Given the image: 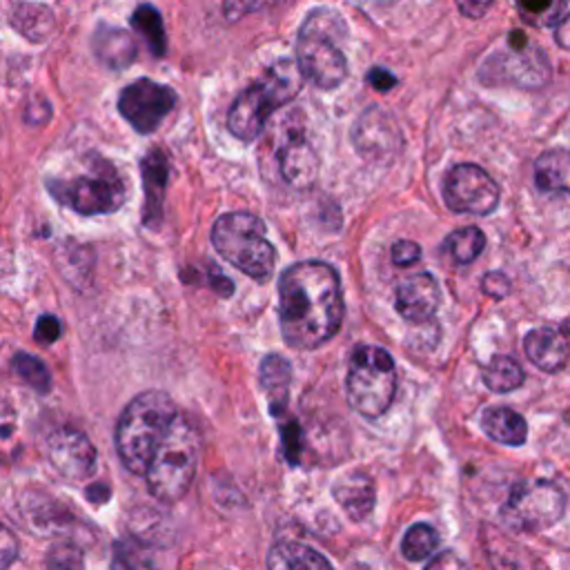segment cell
Returning <instances> with one entry per match:
<instances>
[{
  "label": "cell",
  "mask_w": 570,
  "mask_h": 570,
  "mask_svg": "<svg viewBox=\"0 0 570 570\" xmlns=\"http://www.w3.org/2000/svg\"><path fill=\"white\" fill-rule=\"evenodd\" d=\"M278 318L287 345L314 350L327 343L343 321L341 281L332 265L303 261L278 278Z\"/></svg>",
  "instance_id": "6da1fadb"
},
{
  "label": "cell",
  "mask_w": 570,
  "mask_h": 570,
  "mask_svg": "<svg viewBox=\"0 0 570 570\" xmlns=\"http://www.w3.org/2000/svg\"><path fill=\"white\" fill-rule=\"evenodd\" d=\"M176 414L174 399L163 390H145L127 403L116 425V450L129 472H147Z\"/></svg>",
  "instance_id": "7a4b0ae2"
},
{
  "label": "cell",
  "mask_w": 570,
  "mask_h": 570,
  "mask_svg": "<svg viewBox=\"0 0 570 570\" xmlns=\"http://www.w3.org/2000/svg\"><path fill=\"white\" fill-rule=\"evenodd\" d=\"M345 36L341 16L332 9H314L307 13L296 38V65L303 78L318 89H334L347 76V60L338 47Z\"/></svg>",
  "instance_id": "3957f363"
},
{
  "label": "cell",
  "mask_w": 570,
  "mask_h": 570,
  "mask_svg": "<svg viewBox=\"0 0 570 570\" xmlns=\"http://www.w3.org/2000/svg\"><path fill=\"white\" fill-rule=\"evenodd\" d=\"M200 454V434L185 414H176L145 476L149 492L163 503H176L189 490Z\"/></svg>",
  "instance_id": "277c9868"
},
{
  "label": "cell",
  "mask_w": 570,
  "mask_h": 570,
  "mask_svg": "<svg viewBox=\"0 0 570 570\" xmlns=\"http://www.w3.org/2000/svg\"><path fill=\"white\" fill-rule=\"evenodd\" d=\"M301 71L292 60H278L256 82H252L232 105L227 114V129L245 142H252L265 120L301 89Z\"/></svg>",
  "instance_id": "5b68a950"
},
{
  "label": "cell",
  "mask_w": 570,
  "mask_h": 570,
  "mask_svg": "<svg viewBox=\"0 0 570 570\" xmlns=\"http://www.w3.org/2000/svg\"><path fill=\"white\" fill-rule=\"evenodd\" d=\"M214 249L234 267L254 281H269L274 274L276 252L265 236V225L247 212L223 214L212 227Z\"/></svg>",
  "instance_id": "8992f818"
},
{
  "label": "cell",
  "mask_w": 570,
  "mask_h": 570,
  "mask_svg": "<svg viewBox=\"0 0 570 570\" xmlns=\"http://www.w3.org/2000/svg\"><path fill=\"white\" fill-rule=\"evenodd\" d=\"M345 392L350 405L365 419H379L396 392L392 356L376 345H358L350 356Z\"/></svg>",
  "instance_id": "52a82bcc"
},
{
  "label": "cell",
  "mask_w": 570,
  "mask_h": 570,
  "mask_svg": "<svg viewBox=\"0 0 570 570\" xmlns=\"http://www.w3.org/2000/svg\"><path fill=\"white\" fill-rule=\"evenodd\" d=\"M47 189L65 207L82 214H111L125 203V185L116 167L105 158L91 160V171L71 180H49Z\"/></svg>",
  "instance_id": "ba28073f"
},
{
  "label": "cell",
  "mask_w": 570,
  "mask_h": 570,
  "mask_svg": "<svg viewBox=\"0 0 570 570\" xmlns=\"http://www.w3.org/2000/svg\"><path fill=\"white\" fill-rule=\"evenodd\" d=\"M563 492L541 479L521 481L510 490L508 501L501 508V521L519 532L546 530L563 517Z\"/></svg>",
  "instance_id": "9c48e42d"
},
{
  "label": "cell",
  "mask_w": 570,
  "mask_h": 570,
  "mask_svg": "<svg viewBox=\"0 0 570 570\" xmlns=\"http://www.w3.org/2000/svg\"><path fill=\"white\" fill-rule=\"evenodd\" d=\"M494 76L488 82H512L519 87H541L550 80V65L546 56L528 45L523 31L508 33V49L488 58L481 76Z\"/></svg>",
  "instance_id": "30bf717a"
},
{
  "label": "cell",
  "mask_w": 570,
  "mask_h": 570,
  "mask_svg": "<svg viewBox=\"0 0 570 570\" xmlns=\"http://www.w3.org/2000/svg\"><path fill=\"white\" fill-rule=\"evenodd\" d=\"M443 200L452 212L485 216L499 205V185L479 165L461 163L445 176Z\"/></svg>",
  "instance_id": "8fae6325"
},
{
  "label": "cell",
  "mask_w": 570,
  "mask_h": 570,
  "mask_svg": "<svg viewBox=\"0 0 570 570\" xmlns=\"http://www.w3.org/2000/svg\"><path fill=\"white\" fill-rule=\"evenodd\" d=\"M174 105H176V91L149 78L129 82L118 96L120 116L138 134L154 131L169 116Z\"/></svg>",
  "instance_id": "7c38bea8"
},
{
  "label": "cell",
  "mask_w": 570,
  "mask_h": 570,
  "mask_svg": "<svg viewBox=\"0 0 570 570\" xmlns=\"http://www.w3.org/2000/svg\"><path fill=\"white\" fill-rule=\"evenodd\" d=\"M47 459L69 479H85L96 468V450L87 434L76 428H60L51 432L47 439Z\"/></svg>",
  "instance_id": "4fadbf2b"
},
{
  "label": "cell",
  "mask_w": 570,
  "mask_h": 570,
  "mask_svg": "<svg viewBox=\"0 0 570 570\" xmlns=\"http://www.w3.org/2000/svg\"><path fill=\"white\" fill-rule=\"evenodd\" d=\"M354 147L370 160H390L401 149V134L394 120L379 107H370L354 125Z\"/></svg>",
  "instance_id": "5bb4252c"
},
{
  "label": "cell",
  "mask_w": 570,
  "mask_h": 570,
  "mask_svg": "<svg viewBox=\"0 0 570 570\" xmlns=\"http://www.w3.org/2000/svg\"><path fill=\"white\" fill-rule=\"evenodd\" d=\"M525 356L543 372H559L570 365V318L528 332Z\"/></svg>",
  "instance_id": "9a60e30c"
},
{
  "label": "cell",
  "mask_w": 570,
  "mask_h": 570,
  "mask_svg": "<svg viewBox=\"0 0 570 570\" xmlns=\"http://www.w3.org/2000/svg\"><path fill=\"white\" fill-rule=\"evenodd\" d=\"M394 303H396V312L403 318L412 323H425L434 316L441 303V287L432 274L421 272L399 283Z\"/></svg>",
  "instance_id": "2e32d148"
},
{
  "label": "cell",
  "mask_w": 570,
  "mask_h": 570,
  "mask_svg": "<svg viewBox=\"0 0 570 570\" xmlns=\"http://www.w3.org/2000/svg\"><path fill=\"white\" fill-rule=\"evenodd\" d=\"M278 169L287 185L307 189L318 176V156L314 147L301 134H296L278 149Z\"/></svg>",
  "instance_id": "e0dca14e"
},
{
  "label": "cell",
  "mask_w": 570,
  "mask_h": 570,
  "mask_svg": "<svg viewBox=\"0 0 570 570\" xmlns=\"http://www.w3.org/2000/svg\"><path fill=\"white\" fill-rule=\"evenodd\" d=\"M145 187V223H158L163 214V198L169 180V160L160 149H149L140 160Z\"/></svg>",
  "instance_id": "ac0fdd59"
},
{
  "label": "cell",
  "mask_w": 570,
  "mask_h": 570,
  "mask_svg": "<svg viewBox=\"0 0 570 570\" xmlns=\"http://www.w3.org/2000/svg\"><path fill=\"white\" fill-rule=\"evenodd\" d=\"M96 58L111 67V69H125L136 60V42L134 38L111 24H98L91 40Z\"/></svg>",
  "instance_id": "d6986e66"
},
{
  "label": "cell",
  "mask_w": 570,
  "mask_h": 570,
  "mask_svg": "<svg viewBox=\"0 0 570 570\" xmlns=\"http://www.w3.org/2000/svg\"><path fill=\"white\" fill-rule=\"evenodd\" d=\"M334 499L350 514V519L361 521L374 508V485L365 472H350L334 483Z\"/></svg>",
  "instance_id": "ffe728a7"
},
{
  "label": "cell",
  "mask_w": 570,
  "mask_h": 570,
  "mask_svg": "<svg viewBox=\"0 0 570 570\" xmlns=\"http://www.w3.org/2000/svg\"><path fill=\"white\" fill-rule=\"evenodd\" d=\"M267 570H334L314 548L296 541H281L269 548Z\"/></svg>",
  "instance_id": "44dd1931"
},
{
  "label": "cell",
  "mask_w": 570,
  "mask_h": 570,
  "mask_svg": "<svg viewBox=\"0 0 570 570\" xmlns=\"http://www.w3.org/2000/svg\"><path fill=\"white\" fill-rule=\"evenodd\" d=\"M534 183L548 194H570V151L548 149L534 160Z\"/></svg>",
  "instance_id": "7402d4cb"
},
{
  "label": "cell",
  "mask_w": 570,
  "mask_h": 570,
  "mask_svg": "<svg viewBox=\"0 0 570 570\" xmlns=\"http://www.w3.org/2000/svg\"><path fill=\"white\" fill-rule=\"evenodd\" d=\"M481 428L490 439L503 445H521L528 436L525 419L510 407H488L481 414Z\"/></svg>",
  "instance_id": "603a6c76"
},
{
  "label": "cell",
  "mask_w": 570,
  "mask_h": 570,
  "mask_svg": "<svg viewBox=\"0 0 570 570\" xmlns=\"http://www.w3.org/2000/svg\"><path fill=\"white\" fill-rule=\"evenodd\" d=\"M289 379H292V370H289V363L283 356L269 354V356L263 358V363H261V383H263L272 405L276 403L278 410L285 405Z\"/></svg>",
  "instance_id": "cb8c5ba5"
},
{
  "label": "cell",
  "mask_w": 570,
  "mask_h": 570,
  "mask_svg": "<svg viewBox=\"0 0 570 570\" xmlns=\"http://www.w3.org/2000/svg\"><path fill=\"white\" fill-rule=\"evenodd\" d=\"M481 376H483V383L488 385V390L499 392V394L512 392L523 383L521 365L514 358L503 356V354H499L490 363H485L481 367Z\"/></svg>",
  "instance_id": "d4e9b609"
},
{
  "label": "cell",
  "mask_w": 570,
  "mask_h": 570,
  "mask_svg": "<svg viewBox=\"0 0 570 570\" xmlns=\"http://www.w3.org/2000/svg\"><path fill=\"white\" fill-rule=\"evenodd\" d=\"M131 27L145 38L147 47L151 49L154 56H165L167 51V36H165V24L163 18L158 13L156 7L151 4H140L131 18H129Z\"/></svg>",
  "instance_id": "484cf974"
},
{
  "label": "cell",
  "mask_w": 570,
  "mask_h": 570,
  "mask_svg": "<svg viewBox=\"0 0 570 570\" xmlns=\"http://www.w3.org/2000/svg\"><path fill=\"white\" fill-rule=\"evenodd\" d=\"M443 247L454 258V263H472L481 254V249L485 247V236L479 227L468 225V227L454 229L445 238Z\"/></svg>",
  "instance_id": "4316f807"
},
{
  "label": "cell",
  "mask_w": 570,
  "mask_h": 570,
  "mask_svg": "<svg viewBox=\"0 0 570 570\" xmlns=\"http://www.w3.org/2000/svg\"><path fill=\"white\" fill-rule=\"evenodd\" d=\"M439 546V532L428 523L412 525L401 543V552L407 561H423L428 559Z\"/></svg>",
  "instance_id": "83f0119b"
},
{
  "label": "cell",
  "mask_w": 570,
  "mask_h": 570,
  "mask_svg": "<svg viewBox=\"0 0 570 570\" xmlns=\"http://www.w3.org/2000/svg\"><path fill=\"white\" fill-rule=\"evenodd\" d=\"M13 370L18 372V376L29 383L31 387H36L38 392H47L51 376L49 370L45 367V363L31 354H16L13 356Z\"/></svg>",
  "instance_id": "f1b7e54d"
},
{
  "label": "cell",
  "mask_w": 570,
  "mask_h": 570,
  "mask_svg": "<svg viewBox=\"0 0 570 570\" xmlns=\"http://www.w3.org/2000/svg\"><path fill=\"white\" fill-rule=\"evenodd\" d=\"M521 16L539 27H548L559 20L563 0H517Z\"/></svg>",
  "instance_id": "f546056e"
},
{
  "label": "cell",
  "mask_w": 570,
  "mask_h": 570,
  "mask_svg": "<svg viewBox=\"0 0 570 570\" xmlns=\"http://www.w3.org/2000/svg\"><path fill=\"white\" fill-rule=\"evenodd\" d=\"M47 568L49 570H85L82 552L73 543H56L47 552Z\"/></svg>",
  "instance_id": "4dcf8cb0"
},
{
  "label": "cell",
  "mask_w": 570,
  "mask_h": 570,
  "mask_svg": "<svg viewBox=\"0 0 570 570\" xmlns=\"http://www.w3.org/2000/svg\"><path fill=\"white\" fill-rule=\"evenodd\" d=\"M392 254V261L399 265V267H407L412 263L419 261L421 256V247L414 243V240H396L390 249Z\"/></svg>",
  "instance_id": "1f68e13d"
},
{
  "label": "cell",
  "mask_w": 570,
  "mask_h": 570,
  "mask_svg": "<svg viewBox=\"0 0 570 570\" xmlns=\"http://www.w3.org/2000/svg\"><path fill=\"white\" fill-rule=\"evenodd\" d=\"M18 554L16 534L0 521V570H7Z\"/></svg>",
  "instance_id": "d6a6232c"
},
{
  "label": "cell",
  "mask_w": 570,
  "mask_h": 570,
  "mask_svg": "<svg viewBox=\"0 0 570 570\" xmlns=\"http://www.w3.org/2000/svg\"><path fill=\"white\" fill-rule=\"evenodd\" d=\"M58 336H60V323H58V318L51 316V314L40 316L38 323H36V341L49 345V343H53Z\"/></svg>",
  "instance_id": "836d02e7"
},
{
  "label": "cell",
  "mask_w": 570,
  "mask_h": 570,
  "mask_svg": "<svg viewBox=\"0 0 570 570\" xmlns=\"http://www.w3.org/2000/svg\"><path fill=\"white\" fill-rule=\"evenodd\" d=\"M425 570H470L468 566H465V561L463 559H459L454 552H441V554H436L428 566H425Z\"/></svg>",
  "instance_id": "e575fe53"
},
{
  "label": "cell",
  "mask_w": 570,
  "mask_h": 570,
  "mask_svg": "<svg viewBox=\"0 0 570 570\" xmlns=\"http://www.w3.org/2000/svg\"><path fill=\"white\" fill-rule=\"evenodd\" d=\"M367 82L376 89V91H387L396 85V78L387 71V69H381V67H374L367 71Z\"/></svg>",
  "instance_id": "d590c367"
},
{
  "label": "cell",
  "mask_w": 570,
  "mask_h": 570,
  "mask_svg": "<svg viewBox=\"0 0 570 570\" xmlns=\"http://www.w3.org/2000/svg\"><path fill=\"white\" fill-rule=\"evenodd\" d=\"M481 287H483L490 296H505V294H508L510 283H508V278H505L503 274L490 272V274H485V278H483Z\"/></svg>",
  "instance_id": "8d00e7d4"
},
{
  "label": "cell",
  "mask_w": 570,
  "mask_h": 570,
  "mask_svg": "<svg viewBox=\"0 0 570 570\" xmlns=\"http://www.w3.org/2000/svg\"><path fill=\"white\" fill-rule=\"evenodd\" d=\"M554 40L561 49H570V11L554 22Z\"/></svg>",
  "instance_id": "74e56055"
},
{
  "label": "cell",
  "mask_w": 570,
  "mask_h": 570,
  "mask_svg": "<svg viewBox=\"0 0 570 570\" xmlns=\"http://www.w3.org/2000/svg\"><path fill=\"white\" fill-rule=\"evenodd\" d=\"M456 2H459L461 13H465L470 18H479V16H483L490 9V4L494 0H456Z\"/></svg>",
  "instance_id": "f35d334b"
}]
</instances>
